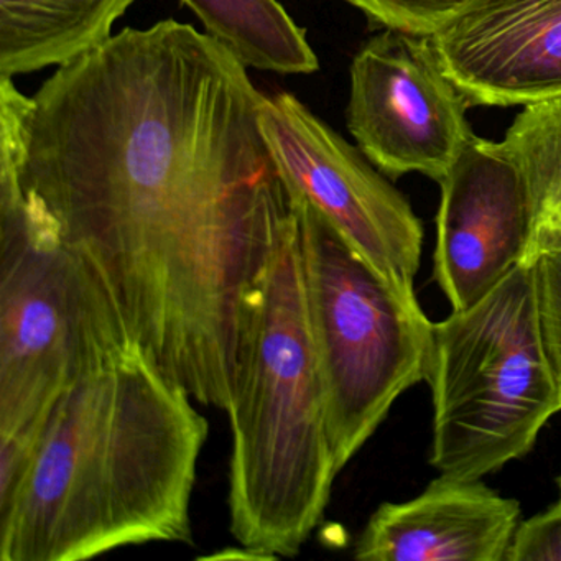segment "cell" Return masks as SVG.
Wrapping results in <instances>:
<instances>
[{
  "label": "cell",
  "instance_id": "cell-19",
  "mask_svg": "<svg viewBox=\"0 0 561 561\" xmlns=\"http://www.w3.org/2000/svg\"><path fill=\"white\" fill-rule=\"evenodd\" d=\"M553 249H557L558 252H561V245H558V248H553Z\"/></svg>",
  "mask_w": 561,
  "mask_h": 561
},
{
  "label": "cell",
  "instance_id": "cell-14",
  "mask_svg": "<svg viewBox=\"0 0 561 561\" xmlns=\"http://www.w3.org/2000/svg\"><path fill=\"white\" fill-rule=\"evenodd\" d=\"M499 149L520 173L530 211L524 262L561 245V98L527 104Z\"/></svg>",
  "mask_w": 561,
  "mask_h": 561
},
{
  "label": "cell",
  "instance_id": "cell-6",
  "mask_svg": "<svg viewBox=\"0 0 561 561\" xmlns=\"http://www.w3.org/2000/svg\"><path fill=\"white\" fill-rule=\"evenodd\" d=\"M298 219L308 324L340 474L396 400L426 380L435 323L420 304L390 288L300 193Z\"/></svg>",
  "mask_w": 561,
  "mask_h": 561
},
{
  "label": "cell",
  "instance_id": "cell-15",
  "mask_svg": "<svg viewBox=\"0 0 561 561\" xmlns=\"http://www.w3.org/2000/svg\"><path fill=\"white\" fill-rule=\"evenodd\" d=\"M373 24L430 37L472 0H346Z\"/></svg>",
  "mask_w": 561,
  "mask_h": 561
},
{
  "label": "cell",
  "instance_id": "cell-4",
  "mask_svg": "<svg viewBox=\"0 0 561 561\" xmlns=\"http://www.w3.org/2000/svg\"><path fill=\"white\" fill-rule=\"evenodd\" d=\"M433 397L430 465L481 479L524 458L561 410L545 347L535 262L518 264L488 297L433 324L426 376Z\"/></svg>",
  "mask_w": 561,
  "mask_h": 561
},
{
  "label": "cell",
  "instance_id": "cell-2",
  "mask_svg": "<svg viewBox=\"0 0 561 561\" xmlns=\"http://www.w3.org/2000/svg\"><path fill=\"white\" fill-rule=\"evenodd\" d=\"M139 346L48 409L31 469L0 508V560L81 561L129 545L193 543L208 420Z\"/></svg>",
  "mask_w": 561,
  "mask_h": 561
},
{
  "label": "cell",
  "instance_id": "cell-12",
  "mask_svg": "<svg viewBox=\"0 0 561 561\" xmlns=\"http://www.w3.org/2000/svg\"><path fill=\"white\" fill-rule=\"evenodd\" d=\"M136 0H0V78L61 67L113 37Z\"/></svg>",
  "mask_w": 561,
  "mask_h": 561
},
{
  "label": "cell",
  "instance_id": "cell-9",
  "mask_svg": "<svg viewBox=\"0 0 561 561\" xmlns=\"http://www.w3.org/2000/svg\"><path fill=\"white\" fill-rule=\"evenodd\" d=\"M439 186L433 275L461 311L524 262L530 211L520 173L491 140L474 137Z\"/></svg>",
  "mask_w": 561,
  "mask_h": 561
},
{
  "label": "cell",
  "instance_id": "cell-16",
  "mask_svg": "<svg viewBox=\"0 0 561 561\" xmlns=\"http://www.w3.org/2000/svg\"><path fill=\"white\" fill-rule=\"evenodd\" d=\"M535 271L541 333L561 396V252H541L535 259Z\"/></svg>",
  "mask_w": 561,
  "mask_h": 561
},
{
  "label": "cell",
  "instance_id": "cell-1",
  "mask_svg": "<svg viewBox=\"0 0 561 561\" xmlns=\"http://www.w3.org/2000/svg\"><path fill=\"white\" fill-rule=\"evenodd\" d=\"M264 93L209 35L124 28L34 96L0 78V167L96 272L142 353L228 410L249 300L297 209Z\"/></svg>",
  "mask_w": 561,
  "mask_h": 561
},
{
  "label": "cell",
  "instance_id": "cell-8",
  "mask_svg": "<svg viewBox=\"0 0 561 561\" xmlns=\"http://www.w3.org/2000/svg\"><path fill=\"white\" fill-rule=\"evenodd\" d=\"M347 129L389 179L422 173L442 182L474 139L469 103L430 37L383 28L351 64Z\"/></svg>",
  "mask_w": 561,
  "mask_h": 561
},
{
  "label": "cell",
  "instance_id": "cell-13",
  "mask_svg": "<svg viewBox=\"0 0 561 561\" xmlns=\"http://www.w3.org/2000/svg\"><path fill=\"white\" fill-rule=\"evenodd\" d=\"M205 34L245 68L278 75H310L320 61L278 0H182Z\"/></svg>",
  "mask_w": 561,
  "mask_h": 561
},
{
  "label": "cell",
  "instance_id": "cell-3",
  "mask_svg": "<svg viewBox=\"0 0 561 561\" xmlns=\"http://www.w3.org/2000/svg\"><path fill=\"white\" fill-rule=\"evenodd\" d=\"M226 412L231 534L259 560L297 557L337 476L305 301L298 198L249 300Z\"/></svg>",
  "mask_w": 561,
  "mask_h": 561
},
{
  "label": "cell",
  "instance_id": "cell-7",
  "mask_svg": "<svg viewBox=\"0 0 561 561\" xmlns=\"http://www.w3.org/2000/svg\"><path fill=\"white\" fill-rule=\"evenodd\" d=\"M261 127L288 183L390 288L419 304L423 226L409 199L294 94H265Z\"/></svg>",
  "mask_w": 561,
  "mask_h": 561
},
{
  "label": "cell",
  "instance_id": "cell-18",
  "mask_svg": "<svg viewBox=\"0 0 561 561\" xmlns=\"http://www.w3.org/2000/svg\"><path fill=\"white\" fill-rule=\"evenodd\" d=\"M558 488H560V492H561V476H560V479H558ZM561 501V499H560Z\"/></svg>",
  "mask_w": 561,
  "mask_h": 561
},
{
  "label": "cell",
  "instance_id": "cell-10",
  "mask_svg": "<svg viewBox=\"0 0 561 561\" xmlns=\"http://www.w3.org/2000/svg\"><path fill=\"white\" fill-rule=\"evenodd\" d=\"M430 41L469 106L561 98V0H472Z\"/></svg>",
  "mask_w": 561,
  "mask_h": 561
},
{
  "label": "cell",
  "instance_id": "cell-17",
  "mask_svg": "<svg viewBox=\"0 0 561 561\" xmlns=\"http://www.w3.org/2000/svg\"><path fill=\"white\" fill-rule=\"evenodd\" d=\"M505 561H561V501L518 524Z\"/></svg>",
  "mask_w": 561,
  "mask_h": 561
},
{
  "label": "cell",
  "instance_id": "cell-11",
  "mask_svg": "<svg viewBox=\"0 0 561 561\" xmlns=\"http://www.w3.org/2000/svg\"><path fill=\"white\" fill-rule=\"evenodd\" d=\"M520 504L481 479L442 474L412 501L386 502L354 550L363 561H505Z\"/></svg>",
  "mask_w": 561,
  "mask_h": 561
},
{
  "label": "cell",
  "instance_id": "cell-5",
  "mask_svg": "<svg viewBox=\"0 0 561 561\" xmlns=\"http://www.w3.org/2000/svg\"><path fill=\"white\" fill-rule=\"evenodd\" d=\"M134 346L96 272L0 167V433Z\"/></svg>",
  "mask_w": 561,
  "mask_h": 561
}]
</instances>
